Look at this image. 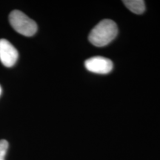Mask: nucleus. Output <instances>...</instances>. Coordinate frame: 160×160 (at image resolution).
<instances>
[{
  "instance_id": "20e7f679",
  "label": "nucleus",
  "mask_w": 160,
  "mask_h": 160,
  "mask_svg": "<svg viewBox=\"0 0 160 160\" xmlns=\"http://www.w3.org/2000/svg\"><path fill=\"white\" fill-rule=\"evenodd\" d=\"M19 53L10 42L5 39H0V61L7 68H11L17 62Z\"/></svg>"
},
{
  "instance_id": "0eeeda50",
  "label": "nucleus",
  "mask_w": 160,
  "mask_h": 160,
  "mask_svg": "<svg viewBox=\"0 0 160 160\" xmlns=\"http://www.w3.org/2000/svg\"><path fill=\"white\" fill-rule=\"evenodd\" d=\"M1 93H2V88L1 86H0V95H1Z\"/></svg>"
},
{
  "instance_id": "39448f33",
  "label": "nucleus",
  "mask_w": 160,
  "mask_h": 160,
  "mask_svg": "<svg viewBox=\"0 0 160 160\" xmlns=\"http://www.w3.org/2000/svg\"><path fill=\"white\" fill-rule=\"evenodd\" d=\"M124 5L136 14H142L145 11V4L142 0H125Z\"/></svg>"
},
{
  "instance_id": "f03ea898",
  "label": "nucleus",
  "mask_w": 160,
  "mask_h": 160,
  "mask_svg": "<svg viewBox=\"0 0 160 160\" xmlns=\"http://www.w3.org/2000/svg\"><path fill=\"white\" fill-rule=\"evenodd\" d=\"M9 22L17 33L25 37H32L37 31V23L18 10H14L10 13Z\"/></svg>"
},
{
  "instance_id": "f257e3e1",
  "label": "nucleus",
  "mask_w": 160,
  "mask_h": 160,
  "mask_svg": "<svg viewBox=\"0 0 160 160\" xmlns=\"http://www.w3.org/2000/svg\"><path fill=\"white\" fill-rule=\"evenodd\" d=\"M118 33V28L114 21L104 19L93 28L90 33L88 39L92 45L103 47L111 43Z\"/></svg>"
},
{
  "instance_id": "7ed1b4c3",
  "label": "nucleus",
  "mask_w": 160,
  "mask_h": 160,
  "mask_svg": "<svg viewBox=\"0 0 160 160\" xmlns=\"http://www.w3.org/2000/svg\"><path fill=\"white\" fill-rule=\"evenodd\" d=\"M85 68L97 74H108L113 70L111 60L103 57H93L85 62Z\"/></svg>"
},
{
  "instance_id": "423d86ee",
  "label": "nucleus",
  "mask_w": 160,
  "mask_h": 160,
  "mask_svg": "<svg viewBox=\"0 0 160 160\" xmlns=\"http://www.w3.org/2000/svg\"><path fill=\"white\" fill-rule=\"evenodd\" d=\"M8 148V142L5 139L0 140V160H5L6 153Z\"/></svg>"
}]
</instances>
